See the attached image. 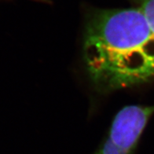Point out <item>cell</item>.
<instances>
[{
	"mask_svg": "<svg viewBox=\"0 0 154 154\" xmlns=\"http://www.w3.org/2000/svg\"><path fill=\"white\" fill-rule=\"evenodd\" d=\"M83 55L91 81L102 92L154 81V32L139 7L88 15Z\"/></svg>",
	"mask_w": 154,
	"mask_h": 154,
	"instance_id": "cell-1",
	"label": "cell"
},
{
	"mask_svg": "<svg viewBox=\"0 0 154 154\" xmlns=\"http://www.w3.org/2000/svg\"><path fill=\"white\" fill-rule=\"evenodd\" d=\"M154 106L131 105L119 111L109 133L94 154H134L150 118Z\"/></svg>",
	"mask_w": 154,
	"mask_h": 154,
	"instance_id": "cell-2",
	"label": "cell"
},
{
	"mask_svg": "<svg viewBox=\"0 0 154 154\" xmlns=\"http://www.w3.org/2000/svg\"><path fill=\"white\" fill-rule=\"evenodd\" d=\"M138 3L154 32V0H138Z\"/></svg>",
	"mask_w": 154,
	"mask_h": 154,
	"instance_id": "cell-3",
	"label": "cell"
}]
</instances>
